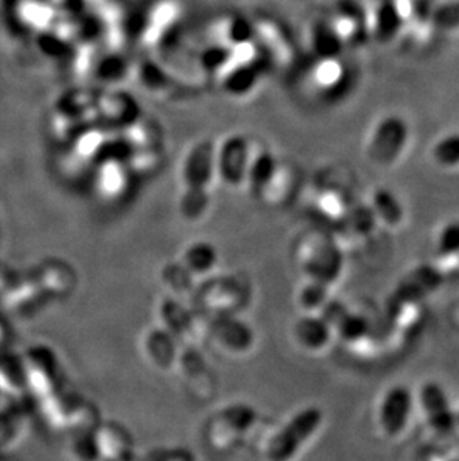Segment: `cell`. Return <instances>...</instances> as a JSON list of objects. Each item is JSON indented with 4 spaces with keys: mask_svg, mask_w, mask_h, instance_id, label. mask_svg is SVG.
<instances>
[{
    "mask_svg": "<svg viewBox=\"0 0 459 461\" xmlns=\"http://www.w3.org/2000/svg\"><path fill=\"white\" fill-rule=\"evenodd\" d=\"M75 461H100L99 449L94 439V430L75 433L72 442Z\"/></svg>",
    "mask_w": 459,
    "mask_h": 461,
    "instance_id": "obj_20",
    "label": "cell"
},
{
    "mask_svg": "<svg viewBox=\"0 0 459 461\" xmlns=\"http://www.w3.org/2000/svg\"><path fill=\"white\" fill-rule=\"evenodd\" d=\"M373 211H374L377 217H381L383 221L388 222L391 226L399 224L401 218H403V206H401L394 193L388 190V188H381V190L374 193Z\"/></svg>",
    "mask_w": 459,
    "mask_h": 461,
    "instance_id": "obj_17",
    "label": "cell"
},
{
    "mask_svg": "<svg viewBox=\"0 0 459 461\" xmlns=\"http://www.w3.org/2000/svg\"><path fill=\"white\" fill-rule=\"evenodd\" d=\"M331 331L328 322L325 321L321 315L306 313L299 318L292 327V336L295 342L306 351H321L328 345L331 339Z\"/></svg>",
    "mask_w": 459,
    "mask_h": 461,
    "instance_id": "obj_14",
    "label": "cell"
},
{
    "mask_svg": "<svg viewBox=\"0 0 459 461\" xmlns=\"http://www.w3.org/2000/svg\"><path fill=\"white\" fill-rule=\"evenodd\" d=\"M412 411V392L404 385L390 388L379 406L382 430L388 436H399L408 426Z\"/></svg>",
    "mask_w": 459,
    "mask_h": 461,
    "instance_id": "obj_9",
    "label": "cell"
},
{
    "mask_svg": "<svg viewBox=\"0 0 459 461\" xmlns=\"http://www.w3.org/2000/svg\"><path fill=\"white\" fill-rule=\"evenodd\" d=\"M258 413L245 403L226 406L213 413L208 424L209 444L222 453L238 448L256 430Z\"/></svg>",
    "mask_w": 459,
    "mask_h": 461,
    "instance_id": "obj_4",
    "label": "cell"
},
{
    "mask_svg": "<svg viewBox=\"0 0 459 461\" xmlns=\"http://www.w3.org/2000/svg\"><path fill=\"white\" fill-rule=\"evenodd\" d=\"M183 379L186 390L197 399H209L213 396L217 383L213 378L212 370L202 356V349L193 347H181L178 361L175 366Z\"/></svg>",
    "mask_w": 459,
    "mask_h": 461,
    "instance_id": "obj_7",
    "label": "cell"
},
{
    "mask_svg": "<svg viewBox=\"0 0 459 461\" xmlns=\"http://www.w3.org/2000/svg\"><path fill=\"white\" fill-rule=\"evenodd\" d=\"M328 285L308 279V283L300 288L297 296L300 308H303L306 313H312L317 309L321 311L322 306L328 302Z\"/></svg>",
    "mask_w": 459,
    "mask_h": 461,
    "instance_id": "obj_19",
    "label": "cell"
},
{
    "mask_svg": "<svg viewBox=\"0 0 459 461\" xmlns=\"http://www.w3.org/2000/svg\"><path fill=\"white\" fill-rule=\"evenodd\" d=\"M302 269L309 281H317L329 287L340 275L342 256L333 244L315 242L304 251Z\"/></svg>",
    "mask_w": 459,
    "mask_h": 461,
    "instance_id": "obj_8",
    "label": "cell"
},
{
    "mask_svg": "<svg viewBox=\"0 0 459 461\" xmlns=\"http://www.w3.org/2000/svg\"><path fill=\"white\" fill-rule=\"evenodd\" d=\"M195 301L211 315H238L251 299V287L240 274H215L197 284Z\"/></svg>",
    "mask_w": 459,
    "mask_h": 461,
    "instance_id": "obj_2",
    "label": "cell"
},
{
    "mask_svg": "<svg viewBox=\"0 0 459 461\" xmlns=\"http://www.w3.org/2000/svg\"><path fill=\"white\" fill-rule=\"evenodd\" d=\"M161 285L167 292V296L176 301L185 302L194 299L197 281L191 276L179 261H172L163 266L160 270Z\"/></svg>",
    "mask_w": 459,
    "mask_h": 461,
    "instance_id": "obj_15",
    "label": "cell"
},
{
    "mask_svg": "<svg viewBox=\"0 0 459 461\" xmlns=\"http://www.w3.org/2000/svg\"><path fill=\"white\" fill-rule=\"evenodd\" d=\"M433 158L442 167H458L459 166V131H452L443 136L434 144Z\"/></svg>",
    "mask_w": 459,
    "mask_h": 461,
    "instance_id": "obj_18",
    "label": "cell"
},
{
    "mask_svg": "<svg viewBox=\"0 0 459 461\" xmlns=\"http://www.w3.org/2000/svg\"><path fill=\"white\" fill-rule=\"evenodd\" d=\"M409 124L399 115H386L373 129L367 154L374 163L388 166L403 153L409 140Z\"/></svg>",
    "mask_w": 459,
    "mask_h": 461,
    "instance_id": "obj_6",
    "label": "cell"
},
{
    "mask_svg": "<svg viewBox=\"0 0 459 461\" xmlns=\"http://www.w3.org/2000/svg\"><path fill=\"white\" fill-rule=\"evenodd\" d=\"M324 421V412L318 406L297 411L261 445L266 461H292L304 445L317 435Z\"/></svg>",
    "mask_w": 459,
    "mask_h": 461,
    "instance_id": "obj_1",
    "label": "cell"
},
{
    "mask_svg": "<svg viewBox=\"0 0 459 461\" xmlns=\"http://www.w3.org/2000/svg\"><path fill=\"white\" fill-rule=\"evenodd\" d=\"M403 15L394 0H383L374 13V32L381 41L394 40L403 27Z\"/></svg>",
    "mask_w": 459,
    "mask_h": 461,
    "instance_id": "obj_16",
    "label": "cell"
},
{
    "mask_svg": "<svg viewBox=\"0 0 459 461\" xmlns=\"http://www.w3.org/2000/svg\"><path fill=\"white\" fill-rule=\"evenodd\" d=\"M334 329L338 331V335L343 340L356 342L367 335L368 324L364 317L347 312Z\"/></svg>",
    "mask_w": 459,
    "mask_h": 461,
    "instance_id": "obj_21",
    "label": "cell"
},
{
    "mask_svg": "<svg viewBox=\"0 0 459 461\" xmlns=\"http://www.w3.org/2000/svg\"><path fill=\"white\" fill-rule=\"evenodd\" d=\"M148 461H194L185 449H156Z\"/></svg>",
    "mask_w": 459,
    "mask_h": 461,
    "instance_id": "obj_24",
    "label": "cell"
},
{
    "mask_svg": "<svg viewBox=\"0 0 459 461\" xmlns=\"http://www.w3.org/2000/svg\"><path fill=\"white\" fill-rule=\"evenodd\" d=\"M433 20L443 31H456L459 29V0L447 2L438 6L433 14Z\"/></svg>",
    "mask_w": 459,
    "mask_h": 461,
    "instance_id": "obj_23",
    "label": "cell"
},
{
    "mask_svg": "<svg viewBox=\"0 0 459 461\" xmlns=\"http://www.w3.org/2000/svg\"><path fill=\"white\" fill-rule=\"evenodd\" d=\"M156 315L157 326L174 336L181 347L202 349L206 345L194 311L185 308L183 302L170 296L163 297L157 305Z\"/></svg>",
    "mask_w": 459,
    "mask_h": 461,
    "instance_id": "obj_5",
    "label": "cell"
},
{
    "mask_svg": "<svg viewBox=\"0 0 459 461\" xmlns=\"http://www.w3.org/2000/svg\"><path fill=\"white\" fill-rule=\"evenodd\" d=\"M178 261L184 269L199 283L215 274L220 263V256H218V249L212 244L199 240L185 247Z\"/></svg>",
    "mask_w": 459,
    "mask_h": 461,
    "instance_id": "obj_13",
    "label": "cell"
},
{
    "mask_svg": "<svg viewBox=\"0 0 459 461\" xmlns=\"http://www.w3.org/2000/svg\"><path fill=\"white\" fill-rule=\"evenodd\" d=\"M140 347H142L143 357L154 369L160 372L175 370L181 345L174 336L163 330L161 327L154 326L148 329L143 333Z\"/></svg>",
    "mask_w": 459,
    "mask_h": 461,
    "instance_id": "obj_10",
    "label": "cell"
},
{
    "mask_svg": "<svg viewBox=\"0 0 459 461\" xmlns=\"http://www.w3.org/2000/svg\"><path fill=\"white\" fill-rule=\"evenodd\" d=\"M438 253L445 257L459 254V221L447 222L437 238Z\"/></svg>",
    "mask_w": 459,
    "mask_h": 461,
    "instance_id": "obj_22",
    "label": "cell"
},
{
    "mask_svg": "<svg viewBox=\"0 0 459 461\" xmlns=\"http://www.w3.org/2000/svg\"><path fill=\"white\" fill-rule=\"evenodd\" d=\"M420 402L429 426L440 435H447L455 429L458 418L452 411L451 402L445 388L437 383H427L420 390Z\"/></svg>",
    "mask_w": 459,
    "mask_h": 461,
    "instance_id": "obj_11",
    "label": "cell"
},
{
    "mask_svg": "<svg viewBox=\"0 0 459 461\" xmlns=\"http://www.w3.org/2000/svg\"><path fill=\"white\" fill-rule=\"evenodd\" d=\"M94 439L102 461H120L130 456L133 448L130 433L117 422H99L94 429Z\"/></svg>",
    "mask_w": 459,
    "mask_h": 461,
    "instance_id": "obj_12",
    "label": "cell"
},
{
    "mask_svg": "<svg viewBox=\"0 0 459 461\" xmlns=\"http://www.w3.org/2000/svg\"><path fill=\"white\" fill-rule=\"evenodd\" d=\"M204 344L212 345L218 353L226 357H243L256 347V335L251 327L236 318V315H211L202 309L194 311Z\"/></svg>",
    "mask_w": 459,
    "mask_h": 461,
    "instance_id": "obj_3",
    "label": "cell"
}]
</instances>
